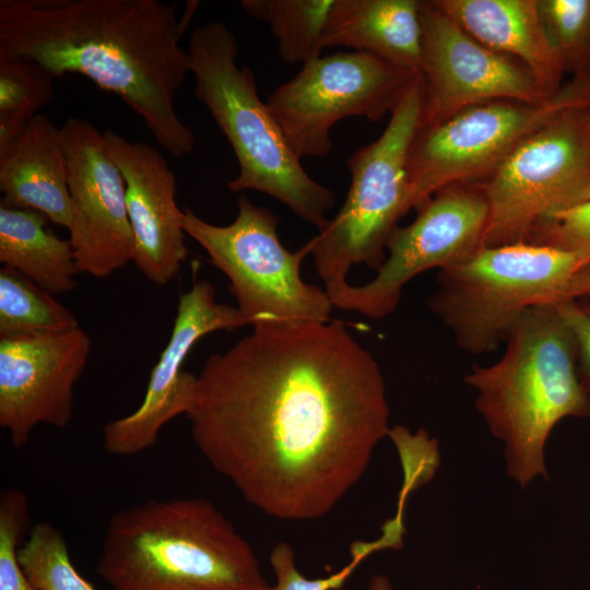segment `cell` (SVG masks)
<instances>
[{
  "mask_svg": "<svg viewBox=\"0 0 590 590\" xmlns=\"http://www.w3.org/2000/svg\"><path fill=\"white\" fill-rule=\"evenodd\" d=\"M252 327L197 376L191 437L263 514L319 519L390 433L384 375L341 321Z\"/></svg>",
  "mask_w": 590,
  "mask_h": 590,
  "instance_id": "obj_1",
  "label": "cell"
},
{
  "mask_svg": "<svg viewBox=\"0 0 590 590\" xmlns=\"http://www.w3.org/2000/svg\"><path fill=\"white\" fill-rule=\"evenodd\" d=\"M199 1L180 16L158 0H1L0 57L34 61L55 78L81 74L116 94L176 157L196 138L175 108L190 73L180 40Z\"/></svg>",
  "mask_w": 590,
  "mask_h": 590,
  "instance_id": "obj_2",
  "label": "cell"
},
{
  "mask_svg": "<svg viewBox=\"0 0 590 590\" xmlns=\"http://www.w3.org/2000/svg\"><path fill=\"white\" fill-rule=\"evenodd\" d=\"M96 571L111 590H267L247 540L210 500L149 499L114 512Z\"/></svg>",
  "mask_w": 590,
  "mask_h": 590,
  "instance_id": "obj_3",
  "label": "cell"
},
{
  "mask_svg": "<svg viewBox=\"0 0 590 590\" xmlns=\"http://www.w3.org/2000/svg\"><path fill=\"white\" fill-rule=\"evenodd\" d=\"M503 356L473 366L464 381L492 435L504 444L507 474L521 487L547 479L546 440L565 417L590 416L571 331L553 304L528 309L512 326Z\"/></svg>",
  "mask_w": 590,
  "mask_h": 590,
  "instance_id": "obj_4",
  "label": "cell"
},
{
  "mask_svg": "<svg viewBox=\"0 0 590 590\" xmlns=\"http://www.w3.org/2000/svg\"><path fill=\"white\" fill-rule=\"evenodd\" d=\"M188 55L194 94L227 139L238 163L227 182L233 192L255 190L282 202L295 215L320 229L329 220L335 194L311 178L293 153L258 95L252 71L236 62L238 44L220 21L194 28Z\"/></svg>",
  "mask_w": 590,
  "mask_h": 590,
  "instance_id": "obj_5",
  "label": "cell"
},
{
  "mask_svg": "<svg viewBox=\"0 0 590 590\" xmlns=\"http://www.w3.org/2000/svg\"><path fill=\"white\" fill-rule=\"evenodd\" d=\"M425 107L422 74L415 76L384 132L347 160L351 186L338 213L306 245L316 271L332 299L350 284L354 264L378 270L386 245L406 209V164Z\"/></svg>",
  "mask_w": 590,
  "mask_h": 590,
  "instance_id": "obj_6",
  "label": "cell"
},
{
  "mask_svg": "<svg viewBox=\"0 0 590 590\" xmlns=\"http://www.w3.org/2000/svg\"><path fill=\"white\" fill-rule=\"evenodd\" d=\"M589 262L579 253L531 243L481 247L439 270L427 306L461 350L484 354L505 343L528 309L559 300Z\"/></svg>",
  "mask_w": 590,
  "mask_h": 590,
  "instance_id": "obj_7",
  "label": "cell"
},
{
  "mask_svg": "<svg viewBox=\"0 0 590 590\" xmlns=\"http://www.w3.org/2000/svg\"><path fill=\"white\" fill-rule=\"evenodd\" d=\"M227 225H215L186 208L185 233L229 280V291L248 324L328 322L333 304L327 292L306 283L304 246L293 252L278 234L279 217L245 194Z\"/></svg>",
  "mask_w": 590,
  "mask_h": 590,
  "instance_id": "obj_8",
  "label": "cell"
},
{
  "mask_svg": "<svg viewBox=\"0 0 590 590\" xmlns=\"http://www.w3.org/2000/svg\"><path fill=\"white\" fill-rule=\"evenodd\" d=\"M590 104V75H576L538 104L498 101L465 108L420 130L406 164V209L439 190L487 178L527 138L567 109Z\"/></svg>",
  "mask_w": 590,
  "mask_h": 590,
  "instance_id": "obj_9",
  "label": "cell"
},
{
  "mask_svg": "<svg viewBox=\"0 0 590 590\" xmlns=\"http://www.w3.org/2000/svg\"><path fill=\"white\" fill-rule=\"evenodd\" d=\"M479 185L488 203L483 247L529 243L541 220L590 197V104L547 122Z\"/></svg>",
  "mask_w": 590,
  "mask_h": 590,
  "instance_id": "obj_10",
  "label": "cell"
},
{
  "mask_svg": "<svg viewBox=\"0 0 590 590\" xmlns=\"http://www.w3.org/2000/svg\"><path fill=\"white\" fill-rule=\"evenodd\" d=\"M416 75L366 52H335L303 64L266 104L300 161L322 157L332 150L337 122L350 117L379 120Z\"/></svg>",
  "mask_w": 590,
  "mask_h": 590,
  "instance_id": "obj_11",
  "label": "cell"
},
{
  "mask_svg": "<svg viewBox=\"0 0 590 590\" xmlns=\"http://www.w3.org/2000/svg\"><path fill=\"white\" fill-rule=\"evenodd\" d=\"M488 203L480 185L437 191L408 226L390 234L382 266L368 283L349 285L334 307L382 319L394 311L405 284L424 271L457 264L483 247Z\"/></svg>",
  "mask_w": 590,
  "mask_h": 590,
  "instance_id": "obj_12",
  "label": "cell"
},
{
  "mask_svg": "<svg viewBox=\"0 0 590 590\" xmlns=\"http://www.w3.org/2000/svg\"><path fill=\"white\" fill-rule=\"evenodd\" d=\"M423 31L421 74L425 107L420 130L480 104H538L546 96L519 61L479 43L434 1H420Z\"/></svg>",
  "mask_w": 590,
  "mask_h": 590,
  "instance_id": "obj_13",
  "label": "cell"
},
{
  "mask_svg": "<svg viewBox=\"0 0 590 590\" xmlns=\"http://www.w3.org/2000/svg\"><path fill=\"white\" fill-rule=\"evenodd\" d=\"M61 129L71 200L68 227L79 273L107 278L133 259L125 179L104 134L82 118Z\"/></svg>",
  "mask_w": 590,
  "mask_h": 590,
  "instance_id": "obj_14",
  "label": "cell"
},
{
  "mask_svg": "<svg viewBox=\"0 0 590 590\" xmlns=\"http://www.w3.org/2000/svg\"><path fill=\"white\" fill-rule=\"evenodd\" d=\"M82 329L0 338V426L15 448L39 424L66 428L73 415L74 387L91 352Z\"/></svg>",
  "mask_w": 590,
  "mask_h": 590,
  "instance_id": "obj_15",
  "label": "cell"
},
{
  "mask_svg": "<svg viewBox=\"0 0 590 590\" xmlns=\"http://www.w3.org/2000/svg\"><path fill=\"white\" fill-rule=\"evenodd\" d=\"M248 324L237 307L215 299L213 285L197 280L178 299L170 338L153 367L141 404L103 428V445L113 456L138 455L156 444L162 427L188 411L197 376L181 369L193 345L204 335Z\"/></svg>",
  "mask_w": 590,
  "mask_h": 590,
  "instance_id": "obj_16",
  "label": "cell"
},
{
  "mask_svg": "<svg viewBox=\"0 0 590 590\" xmlns=\"http://www.w3.org/2000/svg\"><path fill=\"white\" fill-rule=\"evenodd\" d=\"M103 134L108 154L125 179L134 240L132 261L148 280L166 285L189 255L184 211L176 203L175 174L150 144L130 141L110 129Z\"/></svg>",
  "mask_w": 590,
  "mask_h": 590,
  "instance_id": "obj_17",
  "label": "cell"
},
{
  "mask_svg": "<svg viewBox=\"0 0 590 590\" xmlns=\"http://www.w3.org/2000/svg\"><path fill=\"white\" fill-rule=\"evenodd\" d=\"M470 36L523 64L546 96L563 86L564 64L544 33L538 0H434Z\"/></svg>",
  "mask_w": 590,
  "mask_h": 590,
  "instance_id": "obj_18",
  "label": "cell"
},
{
  "mask_svg": "<svg viewBox=\"0 0 590 590\" xmlns=\"http://www.w3.org/2000/svg\"><path fill=\"white\" fill-rule=\"evenodd\" d=\"M1 204L43 213L69 227L71 200L61 129L36 115L23 132L0 151Z\"/></svg>",
  "mask_w": 590,
  "mask_h": 590,
  "instance_id": "obj_19",
  "label": "cell"
},
{
  "mask_svg": "<svg viewBox=\"0 0 590 590\" xmlns=\"http://www.w3.org/2000/svg\"><path fill=\"white\" fill-rule=\"evenodd\" d=\"M366 52L421 74L423 31L417 0H334L323 47Z\"/></svg>",
  "mask_w": 590,
  "mask_h": 590,
  "instance_id": "obj_20",
  "label": "cell"
},
{
  "mask_svg": "<svg viewBox=\"0 0 590 590\" xmlns=\"http://www.w3.org/2000/svg\"><path fill=\"white\" fill-rule=\"evenodd\" d=\"M40 212L0 204V262L51 293L76 286L79 273L70 239L47 227Z\"/></svg>",
  "mask_w": 590,
  "mask_h": 590,
  "instance_id": "obj_21",
  "label": "cell"
},
{
  "mask_svg": "<svg viewBox=\"0 0 590 590\" xmlns=\"http://www.w3.org/2000/svg\"><path fill=\"white\" fill-rule=\"evenodd\" d=\"M334 0H243L247 15L266 22L286 63L305 64L321 56Z\"/></svg>",
  "mask_w": 590,
  "mask_h": 590,
  "instance_id": "obj_22",
  "label": "cell"
},
{
  "mask_svg": "<svg viewBox=\"0 0 590 590\" xmlns=\"http://www.w3.org/2000/svg\"><path fill=\"white\" fill-rule=\"evenodd\" d=\"M55 295L19 271L0 269V338L60 333L79 328Z\"/></svg>",
  "mask_w": 590,
  "mask_h": 590,
  "instance_id": "obj_23",
  "label": "cell"
},
{
  "mask_svg": "<svg viewBox=\"0 0 590 590\" xmlns=\"http://www.w3.org/2000/svg\"><path fill=\"white\" fill-rule=\"evenodd\" d=\"M55 79L34 61L0 57V151L50 103Z\"/></svg>",
  "mask_w": 590,
  "mask_h": 590,
  "instance_id": "obj_24",
  "label": "cell"
},
{
  "mask_svg": "<svg viewBox=\"0 0 590 590\" xmlns=\"http://www.w3.org/2000/svg\"><path fill=\"white\" fill-rule=\"evenodd\" d=\"M17 557L37 590H96L72 565L63 534L48 521L32 526Z\"/></svg>",
  "mask_w": 590,
  "mask_h": 590,
  "instance_id": "obj_25",
  "label": "cell"
},
{
  "mask_svg": "<svg viewBox=\"0 0 590 590\" xmlns=\"http://www.w3.org/2000/svg\"><path fill=\"white\" fill-rule=\"evenodd\" d=\"M539 14L565 71L587 73L590 66V0H538Z\"/></svg>",
  "mask_w": 590,
  "mask_h": 590,
  "instance_id": "obj_26",
  "label": "cell"
},
{
  "mask_svg": "<svg viewBox=\"0 0 590 590\" xmlns=\"http://www.w3.org/2000/svg\"><path fill=\"white\" fill-rule=\"evenodd\" d=\"M401 547L397 534L385 529L380 538L371 542H354L351 545V562L327 578L307 579L296 566L295 553L286 542L278 543L271 554L270 564L275 575V585L267 590H337L340 589L356 567L371 553L384 548Z\"/></svg>",
  "mask_w": 590,
  "mask_h": 590,
  "instance_id": "obj_27",
  "label": "cell"
},
{
  "mask_svg": "<svg viewBox=\"0 0 590 590\" xmlns=\"http://www.w3.org/2000/svg\"><path fill=\"white\" fill-rule=\"evenodd\" d=\"M31 508L26 494L9 487L0 494V590H37L21 568L17 552L30 532Z\"/></svg>",
  "mask_w": 590,
  "mask_h": 590,
  "instance_id": "obj_28",
  "label": "cell"
},
{
  "mask_svg": "<svg viewBox=\"0 0 590 590\" xmlns=\"http://www.w3.org/2000/svg\"><path fill=\"white\" fill-rule=\"evenodd\" d=\"M529 243L576 252L590 260V197L541 220Z\"/></svg>",
  "mask_w": 590,
  "mask_h": 590,
  "instance_id": "obj_29",
  "label": "cell"
},
{
  "mask_svg": "<svg viewBox=\"0 0 590 590\" xmlns=\"http://www.w3.org/2000/svg\"><path fill=\"white\" fill-rule=\"evenodd\" d=\"M552 304L573 333L578 374L590 393V304L580 303L579 299H562Z\"/></svg>",
  "mask_w": 590,
  "mask_h": 590,
  "instance_id": "obj_30",
  "label": "cell"
},
{
  "mask_svg": "<svg viewBox=\"0 0 590 590\" xmlns=\"http://www.w3.org/2000/svg\"><path fill=\"white\" fill-rule=\"evenodd\" d=\"M588 295H590V262L574 274L559 300L579 299Z\"/></svg>",
  "mask_w": 590,
  "mask_h": 590,
  "instance_id": "obj_31",
  "label": "cell"
},
{
  "mask_svg": "<svg viewBox=\"0 0 590 590\" xmlns=\"http://www.w3.org/2000/svg\"><path fill=\"white\" fill-rule=\"evenodd\" d=\"M368 590H393L390 580L384 575H375L371 577Z\"/></svg>",
  "mask_w": 590,
  "mask_h": 590,
  "instance_id": "obj_32",
  "label": "cell"
},
{
  "mask_svg": "<svg viewBox=\"0 0 590 590\" xmlns=\"http://www.w3.org/2000/svg\"><path fill=\"white\" fill-rule=\"evenodd\" d=\"M587 73H589V74H590V66H589V69H588V71H587Z\"/></svg>",
  "mask_w": 590,
  "mask_h": 590,
  "instance_id": "obj_33",
  "label": "cell"
},
{
  "mask_svg": "<svg viewBox=\"0 0 590 590\" xmlns=\"http://www.w3.org/2000/svg\"><path fill=\"white\" fill-rule=\"evenodd\" d=\"M589 74V73H588Z\"/></svg>",
  "mask_w": 590,
  "mask_h": 590,
  "instance_id": "obj_34",
  "label": "cell"
}]
</instances>
